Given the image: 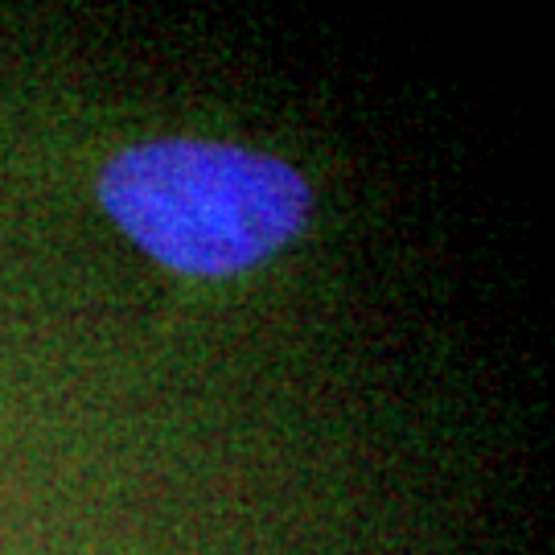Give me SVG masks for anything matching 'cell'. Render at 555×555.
<instances>
[{"label":"cell","instance_id":"6da1fadb","mask_svg":"<svg viewBox=\"0 0 555 555\" xmlns=\"http://www.w3.org/2000/svg\"><path fill=\"white\" fill-rule=\"evenodd\" d=\"M100 206L144 256L190 280H231L280 256L313 219L297 165L243 144L157 137L119 149Z\"/></svg>","mask_w":555,"mask_h":555}]
</instances>
